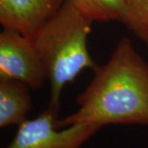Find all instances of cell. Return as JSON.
I'll use <instances>...</instances> for the list:
<instances>
[{"instance_id": "6da1fadb", "label": "cell", "mask_w": 148, "mask_h": 148, "mask_svg": "<svg viewBox=\"0 0 148 148\" xmlns=\"http://www.w3.org/2000/svg\"><path fill=\"white\" fill-rule=\"evenodd\" d=\"M77 97L78 109L58 119V128L90 123L148 125V62L128 38L121 39L107 63Z\"/></svg>"}, {"instance_id": "7a4b0ae2", "label": "cell", "mask_w": 148, "mask_h": 148, "mask_svg": "<svg viewBox=\"0 0 148 148\" xmlns=\"http://www.w3.org/2000/svg\"><path fill=\"white\" fill-rule=\"evenodd\" d=\"M92 23L71 0H64L32 39L50 85L48 109L56 114L60 109L64 86L82 70L94 71L99 66L91 58L87 47Z\"/></svg>"}, {"instance_id": "3957f363", "label": "cell", "mask_w": 148, "mask_h": 148, "mask_svg": "<svg viewBox=\"0 0 148 148\" xmlns=\"http://www.w3.org/2000/svg\"><path fill=\"white\" fill-rule=\"evenodd\" d=\"M58 114L47 108L19 125L15 137L4 148H80L102 128L90 123L58 128Z\"/></svg>"}, {"instance_id": "277c9868", "label": "cell", "mask_w": 148, "mask_h": 148, "mask_svg": "<svg viewBox=\"0 0 148 148\" xmlns=\"http://www.w3.org/2000/svg\"><path fill=\"white\" fill-rule=\"evenodd\" d=\"M0 79L19 81L32 90L44 85L47 74L32 39L7 29L0 33Z\"/></svg>"}, {"instance_id": "5b68a950", "label": "cell", "mask_w": 148, "mask_h": 148, "mask_svg": "<svg viewBox=\"0 0 148 148\" xmlns=\"http://www.w3.org/2000/svg\"><path fill=\"white\" fill-rule=\"evenodd\" d=\"M64 0H0V23L3 29L32 39Z\"/></svg>"}, {"instance_id": "8992f818", "label": "cell", "mask_w": 148, "mask_h": 148, "mask_svg": "<svg viewBox=\"0 0 148 148\" xmlns=\"http://www.w3.org/2000/svg\"><path fill=\"white\" fill-rule=\"evenodd\" d=\"M30 87L11 79H0V127L21 125L32 106Z\"/></svg>"}, {"instance_id": "52a82bcc", "label": "cell", "mask_w": 148, "mask_h": 148, "mask_svg": "<svg viewBox=\"0 0 148 148\" xmlns=\"http://www.w3.org/2000/svg\"><path fill=\"white\" fill-rule=\"evenodd\" d=\"M77 8L93 21H119L127 12L126 0H71Z\"/></svg>"}, {"instance_id": "ba28073f", "label": "cell", "mask_w": 148, "mask_h": 148, "mask_svg": "<svg viewBox=\"0 0 148 148\" xmlns=\"http://www.w3.org/2000/svg\"><path fill=\"white\" fill-rule=\"evenodd\" d=\"M123 24L148 46V0H126Z\"/></svg>"}]
</instances>
